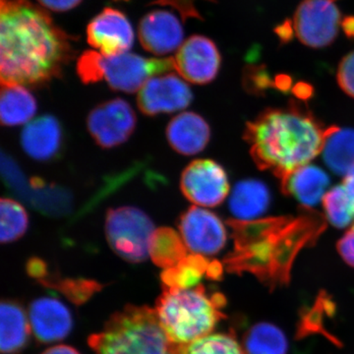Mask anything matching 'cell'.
<instances>
[{
  "instance_id": "obj_1",
  "label": "cell",
  "mask_w": 354,
  "mask_h": 354,
  "mask_svg": "<svg viewBox=\"0 0 354 354\" xmlns=\"http://www.w3.org/2000/svg\"><path fill=\"white\" fill-rule=\"evenodd\" d=\"M73 37L30 0H0L1 85L41 86L73 59Z\"/></svg>"
},
{
  "instance_id": "obj_2",
  "label": "cell",
  "mask_w": 354,
  "mask_h": 354,
  "mask_svg": "<svg viewBox=\"0 0 354 354\" xmlns=\"http://www.w3.org/2000/svg\"><path fill=\"white\" fill-rule=\"evenodd\" d=\"M227 225L234 241V250L223 260L227 272H250L272 288L290 283L298 253L315 243L326 230L323 216L306 207L297 216L235 218L227 221Z\"/></svg>"
},
{
  "instance_id": "obj_3",
  "label": "cell",
  "mask_w": 354,
  "mask_h": 354,
  "mask_svg": "<svg viewBox=\"0 0 354 354\" xmlns=\"http://www.w3.org/2000/svg\"><path fill=\"white\" fill-rule=\"evenodd\" d=\"M329 130L306 106L292 101L286 108L266 109L247 123L244 139L257 167L281 180L322 152Z\"/></svg>"
},
{
  "instance_id": "obj_4",
  "label": "cell",
  "mask_w": 354,
  "mask_h": 354,
  "mask_svg": "<svg viewBox=\"0 0 354 354\" xmlns=\"http://www.w3.org/2000/svg\"><path fill=\"white\" fill-rule=\"evenodd\" d=\"M225 297L209 295L200 285L187 290L164 288L156 304L160 326L169 339L178 346L190 344L209 335L225 314Z\"/></svg>"
},
{
  "instance_id": "obj_5",
  "label": "cell",
  "mask_w": 354,
  "mask_h": 354,
  "mask_svg": "<svg viewBox=\"0 0 354 354\" xmlns=\"http://www.w3.org/2000/svg\"><path fill=\"white\" fill-rule=\"evenodd\" d=\"M88 342L95 354H178L179 346L165 334L155 309L133 305L111 315Z\"/></svg>"
},
{
  "instance_id": "obj_6",
  "label": "cell",
  "mask_w": 354,
  "mask_h": 354,
  "mask_svg": "<svg viewBox=\"0 0 354 354\" xmlns=\"http://www.w3.org/2000/svg\"><path fill=\"white\" fill-rule=\"evenodd\" d=\"M104 230L109 246L123 260L130 263L147 260L155 225L145 212L130 206L109 209Z\"/></svg>"
},
{
  "instance_id": "obj_7",
  "label": "cell",
  "mask_w": 354,
  "mask_h": 354,
  "mask_svg": "<svg viewBox=\"0 0 354 354\" xmlns=\"http://www.w3.org/2000/svg\"><path fill=\"white\" fill-rule=\"evenodd\" d=\"M104 80L118 92H139L152 77L162 75L174 66V58H148L135 53H122L102 58Z\"/></svg>"
},
{
  "instance_id": "obj_8",
  "label": "cell",
  "mask_w": 354,
  "mask_h": 354,
  "mask_svg": "<svg viewBox=\"0 0 354 354\" xmlns=\"http://www.w3.org/2000/svg\"><path fill=\"white\" fill-rule=\"evenodd\" d=\"M341 24V11L334 0H304L293 19L298 39L312 48H327L334 43Z\"/></svg>"
},
{
  "instance_id": "obj_9",
  "label": "cell",
  "mask_w": 354,
  "mask_h": 354,
  "mask_svg": "<svg viewBox=\"0 0 354 354\" xmlns=\"http://www.w3.org/2000/svg\"><path fill=\"white\" fill-rule=\"evenodd\" d=\"M136 114L120 97L102 102L91 111L88 131L101 148L111 149L125 143L136 127Z\"/></svg>"
},
{
  "instance_id": "obj_10",
  "label": "cell",
  "mask_w": 354,
  "mask_h": 354,
  "mask_svg": "<svg viewBox=\"0 0 354 354\" xmlns=\"http://www.w3.org/2000/svg\"><path fill=\"white\" fill-rule=\"evenodd\" d=\"M180 189L193 204L213 208L225 201L230 183L227 172L215 160H195L181 174Z\"/></svg>"
},
{
  "instance_id": "obj_11",
  "label": "cell",
  "mask_w": 354,
  "mask_h": 354,
  "mask_svg": "<svg viewBox=\"0 0 354 354\" xmlns=\"http://www.w3.org/2000/svg\"><path fill=\"white\" fill-rule=\"evenodd\" d=\"M174 58V66L188 82L205 85L215 80L221 57L218 46L207 37L193 35L181 44Z\"/></svg>"
},
{
  "instance_id": "obj_12",
  "label": "cell",
  "mask_w": 354,
  "mask_h": 354,
  "mask_svg": "<svg viewBox=\"0 0 354 354\" xmlns=\"http://www.w3.org/2000/svg\"><path fill=\"white\" fill-rule=\"evenodd\" d=\"M184 243L193 254L213 256L227 243V230L216 214L193 206L184 212L178 221Z\"/></svg>"
},
{
  "instance_id": "obj_13",
  "label": "cell",
  "mask_w": 354,
  "mask_h": 354,
  "mask_svg": "<svg viewBox=\"0 0 354 354\" xmlns=\"http://www.w3.org/2000/svg\"><path fill=\"white\" fill-rule=\"evenodd\" d=\"M134 30L124 13L106 7L87 26V41L104 57L122 55L131 50Z\"/></svg>"
},
{
  "instance_id": "obj_14",
  "label": "cell",
  "mask_w": 354,
  "mask_h": 354,
  "mask_svg": "<svg viewBox=\"0 0 354 354\" xmlns=\"http://www.w3.org/2000/svg\"><path fill=\"white\" fill-rule=\"evenodd\" d=\"M192 101L189 86L172 73L149 79L137 95L140 111L148 116L183 111Z\"/></svg>"
},
{
  "instance_id": "obj_15",
  "label": "cell",
  "mask_w": 354,
  "mask_h": 354,
  "mask_svg": "<svg viewBox=\"0 0 354 354\" xmlns=\"http://www.w3.org/2000/svg\"><path fill=\"white\" fill-rule=\"evenodd\" d=\"M138 38L144 50L162 57L180 48L184 41L183 26L171 11L153 9L140 20Z\"/></svg>"
},
{
  "instance_id": "obj_16",
  "label": "cell",
  "mask_w": 354,
  "mask_h": 354,
  "mask_svg": "<svg viewBox=\"0 0 354 354\" xmlns=\"http://www.w3.org/2000/svg\"><path fill=\"white\" fill-rule=\"evenodd\" d=\"M29 320L37 341H62L71 332L73 318L66 305L53 297H41L30 305Z\"/></svg>"
},
{
  "instance_id": "obj_17",
  "label": "cell",
  "mask_w": 354,
  "mask_h": 354,
  "mask_svg": "<svg viewBox=\"0 0 354 354\" xmlns=\"http://www.w3.org/2000/svg\"><path fill=\"white\" fill-rule=\"evenodd\" d=\"M64 132L57 118L44 114L30 121L21 133V146L32 160L48 162L62 152Z\"/></svg>"
},
{
  "instance_id": "obj_18",
  "label": "cell",
  "mask_w": 354,
  "mask_h": 354,
  "mask_svg": "<svg viewBox=\"0 0 354 354\" xmlns=\"http://www.w3.org/2000/svg\"><path fill=\"white\" fill-rule=\"evenodd\" d=\"M165 134L167 142L176 152L194 156L208 145L211 130L201 115L187 111L169 121Z\"/></svg>"
},
{
  "instance_id": "obj_19",
  "label": "cell",
  "mask_w": 354,
  "mask_h": 354,
  "mask_svg": "<svg viewBox=\"0 0 354 354\" xmlns=\"http://www.w3.org/2000/svg\"><path fill=\"white\" fill-rule=\"evenodd\" d=\"M330 185V177L320 167L306 165L281 179V191L306 208L318 204Z\"/></svg>"
},
{
  "instance_id": "obj_20",
  "label": "cell",
  "mask_w": 354,
  "mask_h": 354,
  "mask_svg": "<svg viewBox=\"0 0 354 354\" xmlns=\"http://www.w3.org/2000/svg\"><path fill=\"white\" fill-rule=\"evenodd\" d=\"M0 349L2 354H19L30 339V326L25 310L13 300H2L0 305Z\"/></svg>"
},
{
  "instance_id": "obj_21",
  "label": "cell",
  "mask_w": 354,
  "mask_h": 354,
  "mask_svg": "<svg viewBox=\"0 0 354 354\" xmlns=\"http://www.w3.org/2000/svg\"><path fill=\"white\" fill-rule=\"evenodd\" d=\"M270 191L258 180H243L235 185L230 199V209L236 220L253 221L267 211Z\"/></svg>"
},
{
  "instance_id": "obj_22",
  "label": "cell",
  "mask_w": 354,
  "mask_h": 354,
  "mask_svg": "<svg viewBox=\"0 0 354 354\" xmlns=\"http://www.w3.org/2000/svg\"><path fill=\"white\" fill-rule=\"evenodd\" d=\"M37 113V101L25 86L2 85L0 120L4 127H19L29 122Z\"/></svg>"
},
{
  "instance_id": "obj_23",
  "label": "cell",
  "mask_w": 354,
  "mask_h": 354,
  "mask_svg": "<svg viewBox=\"0 0 354 354\" xmlns=\"http://www.w3.org/2000/svg\"><path fill=\"white\" fill-rule=\"evenodd\" d=\"M322 152L326 165L335 174L346 176L354 171V130L330 127Z\"/></svg>"
},
{
  "instance_id": "obj_24",
  "label": "cell",
  "mask_w": 354,
  "mask_h": 354,
  "mask_svg": "<svg viewBox=\"0 0 354 354\" xmlns=\"http://www.w3.org/2000/svg\"><path fill=\"white\" fill-rule=\"evenodd\" d=\"M212 262L205 256L199 254H190L186 256L174 267L165 269L162 272L164 288H179L187 290L197 286L203 277L208 278Z\"/></svg>"
},
{
  "instance_id": "obj_25",
  "label": "cell",
  "mask_w": 354,
  "mask_h": 354,
  "mask_svg": "<svg viewBox=\"0 0 354 354\" xmlns=\"http://www.w3.org/2000/svg\"><path fill=\"white\" fill-rule=\"evenodd\" d=\"M151 259L162 269L174 267L187 256L183 237L171 227L155 230L149 245Z\"/></svg>"
},
{
  "instance_id": "obj_26",
  "label": "cell",
  "mask_w": 354,
  "mask_h": 354,
  "mask_svg": "<svg viewBox=\"0 0 354 354\" xmlns=\"http://www.w3.org/2000/svg\"><path fill=\"white\" fill-rule=\"evenodd\" d=\"M244 351L246 354H286L288 341L276 326L256 324L244 337Z\"/></svg>"
},
{
  "instance_id": "obj_27",
  "label": "cell",
  "mask_w": 354,
  "mask_h": 354,
  "mask_svg": "<svg viewBox=\"0 0 354 354\" xmlns=\"http://www.w3.org/2000/svg\"><path fill=\"white\" fill-rule=\"evenodd\" d=\"M0 241L2 244L18 241L26 234L29 218L24 207L15 200L2 198L0 201Z\"/></svg>"
},
{
  "instance_id": "obj_28",
  "label": "cell",
  "mask_w": 354,
  "mask_h": 354,
  "mask_svg": "<svg viewBox=\"0 0 354 354\" xmlns=\"http://www.w3.org/2000/svg\"><path fill=\"white\" fill-rule=\"evenodd\" d=\"M323 207L328 220L335 227L344 228L354 221V198L344 184L326 193Z\"/></svg>"
},
{
  "instance_id": "obj_29",
  "label": "cell",
  "mask_w": 354,
  "mask_h": 354,
  "mask_svg": "<svg viewBox=\"0 0 354 354\" xmlns=\"http://www.w3.org/2000/svg\"><path fill=\"white\" fill-rule=\"evenodd\" d=\"M39 283L46 288L60 291L65 297L76 305L85 304L102 288L101 283L92 279H62L50 274Z\"/></svg>"
},
{
  "instance_id": "obj_30",
  "label": "cell",
  "mask_w": 354,
  "mask_h": 354,
  "mask_svg": "<svg viewBox=\"0 0 354 354\" xmlns=\"http://www.w3.org/2000/svg\"><path fill=\"white\" fill-rule=\"evenodd\" d=\"M178 354H246L234 335H209L178 346Z\"/></svg>"
},
{
  "instance_id": "obj_31",
  "label": "cell",
  "mask_w": 354,
  "mask_h": 354,
  "mask_svg": "<svg viewBox=\"0 0 354 354\" xmlns=\"http://www.w3.org/2000/svg\"><path fill=\"white\" fill-rule=\"evenodd\" d=\"M102 53L95 50L84 51L78 58L76 70L84 84H93L104 80Z\"/></svg>"
},
{
  "instance_id": "obj_32",
  "label": "cell",
  "mask_w": 354,
  "mask_h": 354,
  "mask_svg": "<svg viewBox=\"0 0 354 354\" xmlns=\"http://www.w3.org/2000/svg\"><path fill=\"white\" fill-rule=\"evenodd\" d=\"M244 86L253 94H263L268 88H274L265 65H248L244 71Z\"/></svg>"
},
{
  "instance_id": "obj_33",
  "label": "cell",
  "mask_w": 354,
  "mask_h": 354,
  "mask_svg": "<svg viewBox=\"0 0 354 354\" xmlns=\"http://www.w3.org/2000/svg\"><path fill=\"white\" fill-rule=\"evenodd\" d=\"M197 1L198 0H153L150 6L171 7L185 22L187 19L203 20L202 15L197 9ZM207 1L216 2V0Z\"/></svg>"
},
{
  "instance_id": "obj_34",
  "label": "cell",
  "mask_w": 354,
  "mask_h": 354,
  "mask_svg": "<svg viewBox=\"0 0 354 354\" xmlns=\"http://www.w3.org/2000/svg\"><path fill=\"white\" fill-rule=\"evenodd\" d=\"M337 79L342 91L354 99V50L342 58L337 68Z\"/></svg>"
},
{
  "instance_id": "obj_35",
  "label": "cell",
  "mask_w": 354,
  "mask_h": 354,
  "mask_svg": "<svg viewBox=\"0 0 354 354\" xmlns=\"http://www.w3.org/2000/svg\"><path fill=\"white\" fill-rule=\"evenodd\" d=\"M337 250L344 262L354 268V223L337 242Z\"/></svg>"
},
{
  "instance_id": "obj_36",
  "label": "cell",
  "mask_w": 354,
  "mask_h": 354,
  "mask_svg": "<svg viewBox=\"0 0 354 354\" xmlns=\"http://www.w3.org/2000/svg\"><path fill=\"white\" fill-rule=\"evenodd\" d=\"M39 6L46 10L55 11V12H66L76 8L83 0H37Z\"/></svg>"
},
{
  "instance_id": "obj_37",
  "label": "cell",
  "mask_w": 354,
  "mask_h": 354,
  "mask_svg": "<svg viewBox=\"0 0 354 354\" xmlns=\"http://www.w3.org/2000/svg\"><path fill=\"white\" fill-rule=\"evenodd\" d=\"M26 270L30 277L38 279V281H41L48 274V266L39 258H32L28 261Z\"/></svg>"
},
{
  "instance_id": "obj_38",
  "label": "cell",
  "mask_w": 354,
  "mask_h": 354,
  "mask_svg": "<svg viewBox=\"0 0 354 354\" xmlns=\"http://www.w3.org/2000/svg\"><path fill=\"white\" fill-rule=\"evenodd\" d=\"M292 22L290 20H286L283 24L279 25L274 29L277 36L279 37L281 44H286L291 41L293 36Z\"/></svg>"
},
{
  "instance_id": "obj_39",
  "label": "cell",
  "mask_w": 354,
  "mask_h": 354,
  "mask_svg": "<svg viewBox=\"0 0 354 354\" xmlns=\"http://www.w3.org/2000/svg\"><path fill=\"white\" fill-rule=\"evenodd\" d=\"M312 91H313V88L307 83L297 84V85L293 88V92H295V94L297 95L299 100L308 99L312 94Z\"/></svg>"
},
{
  "instance_id": "obj_40",
  "label": "cell",
  "mask_w": 354,
  "mask_h": 354,
  "mask_svg": "<svg viewBox=\"0 0 354 354\" xmlns=\"http://www.w3.org/2000/svg\"><path fill=\"white\" fill-rule=\"evenodd\" d=\"M342 28L349 39H354V16H346L342 20Z\"/></svg>"
},
{
  "instance_id": "obj_41",
  "label": "cell",
  "mask_w": 354,
  "mask_h": 354,
  "mask_svg": "<svg viewBox=\"0 0 354 354\" xmlns=\"http://www.w3.org/2000/svg\"><path fill=\"white\" fill-rule=\"evenodd\" d=\"M41 354H80L77 349L68 346H57L48 348Z\"/></svg>"
},
{
  "instance_id": "obj_42",
  "label": "cell",
  "mask_w": 354,
  "mask_h": 354,
  "mask_svg": "<svg viewBox=\"0 0 354 354\" xmlns=\"http://www.w3.org/2000/svg\"><path fill=\"white\" fill-rule=\"evenodd\" d=\"M344 186L348 189L349 194L354 198V171L344 176Z\"/></svg>"
},
{
  "instance_id": "obj_43",
  "label": "cell",
  "mask_w": 354,
  "mask_h": 354,
  "mask_svg": "<svg viewBox=\"0 0 354 354\" xmlns=\"http://www.w3.org/2000/svg\"><path fill=\"white\" fill-rule=\"evenodd\" d=\"M123 1H127V0H123Z\"/></svg>"
}]
</instances>
